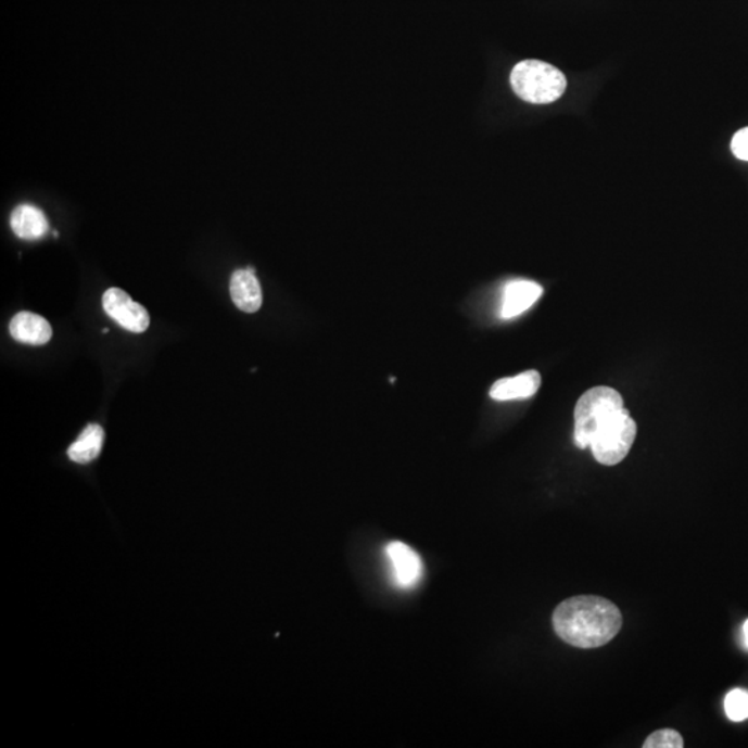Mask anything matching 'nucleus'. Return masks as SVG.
Segmentation results:
<instances>
[{"label":"nucleus","instance_id":"f257e3e1","mask_svg":"<svg viewBox=\"0 0 748 748\" xmlns=\"http://www.w3.org/2000/svg\"><path fill=\"white\" fill-rule=\"evenodd\" d=\"M554 626L566 644L595 649L619 635L622 614L619 607L605 597L575 596L556 607Z\"/></svg>","mask_w":748,"mask_h":748},{"label":"nucleus","instance_id":"f03ea898","mask_svg":"<svg viewBox=\"0 0 748 748\" xmlns=\"http://www.w3.org/2000/svg\"><path fill=\"white\" fill-rule=\"evenodd\" d=\"M510 84L517 97L532 104L554 103L563 97L567 88L565 74L540 60H524L516 64L510 74Z\"/></svg>","mask_w":748,"mask_h":748},{"label":"nucleus","instance_id":"7ed1b4c3","mask_svg":"<svg viewBox=\"0 0 748 748\" xmlns=\"http://www.w3.org/2000/svg\"><path fill=\"white\" fill-rule=\"evenodd\" d=\"M636 423L630 411H612L600 421L591 440V449L600 465L616 466L626 458L636 439Z\"/></svg>","mask_w":748,"mask_h":748},{"label":"nucleus","instance_id":"20e7f679","mask_svg":"<svg viewBox=\"0 0 748 748\" xmlns=\"http://www.w3.org/2000/svg\"><path fill=\"white\" fill-rule=\"evenodd\" d=\"M622 408H624V400L619 391L610 386H595L586 391L575 405V445L581 449L587 448L600 421L612 411Z\"/></svg>","mask_w":748,"mask_h":748},{"label":"nucleus","instance_id":"39448f33","mask_svg":"<svg viewBox=\"0 0 748 748\" xmlns=\"http://www.w3.org/2000/svg\"><path fill=\"white\" fill-rule=\"evenodd\" d=\"M385 557L396 587L409 591L420 584L424 567L418 552L404 542L394 541L385 546Z\"/></svg>","mask_w":748,"mask_h":748},{"label":"nucleus","instance_id":"423d86ee","mask_svg":"<svg viewBox=\"0 0 748 748\" xmlns=\"http://www.w3.org/2000/svg\"><path fill=\"white\" fill-rule=\"evenodd\" d=\"M103 308L110 318L132 333H144L150 326V315L143 305L135 303L124 290L112 288L103 295Z\"/></svg>","mask_w":748,"mask_h":748},{"label":"nucleus","instance_id":"0eeeda50","mask_svg":"<svg viewBox=\"0 0 748 748\" xmlns=\"http://www.w3.org/2000/svg\"><path fill=\"white\" fill-rule=\"evenodd\" d=\"M230 297L243 313H257L263 305V290L254 268L236 270L230 279Z\"/></svg>","mask_w":748,"mask_h":748},{"label":"nucleus","instance_id":"6e6552de","mask_svg":"<svg viewBox=\"0 0 748 748\" xmlns=\"http://www.w3.org/2000/svg\"><path fill=\"white\" fill-rule=\"evenodd\" d=\"M544 289L531 280H514L507 283L502 300V318H516L540 300Z\"/></svg>","mask_w":748,"mask_h":748},{"label":"nucleus","instance_id":"1a4fd4ad","mask_svg":"<svg viewBox=\"0 0 748 748\" xmlns=\"http://www.w3.org/2000/svg\"><path fill=\"white\" fill-rule=\"evenodd\" d=\"M10 334L18 343L45 345L52 340V326L47 319L33 313H20L9 326Z\"/></svg>","mask_w":748,"mask_h":748},{"label":"nucleus","instance_id":"9d476101","mask_svg":"<svg viewBox=\"0 0 748 748\" xmlns=\"http://www.w3.org/2000/svg\"><path fill=\"white\" fill-rule=\"evenodd\" d=\"M541 386V375L536 370L524 371L516 378L496 381L490 395L495 401L525 400L536 394Z\"/></svg>","mask_w":748,"mask_h":748},{"label":"nucleus","instance_id":"9b49d317","mask_svg":"<svg viewBox=\"0 0 748 748\" xmlns=\"http://www.w3.org/2000/svg\"><path fill=\"white\" fill-rule=\"evenodd\" d=\"M13 232L23 240L42 239L48 233L49 223L41 210L31 204L18 205L10 217Z\"/></svg>","mask_w":748,"mask_h":748},{"label":"nucleus","instance_id":"f8f14e48","mask_svg":"<svg viewBox=\"0 0 748 748\" xmlns=\"http://www.w3.org/2000/svg\"><path fill=\"white\" fill-rule=\"evenodd\" d=\"M104 444V430L102 426L89 424L77 441L68 448V458L75 464L87 465L98 458Z\"/></svg>","mask_w":748,"mask_h":748},{"label":"nucleus","instance_id":"ddd939ff","mask_svg":"<svg viewBox=\"0 0 748 748\" xmlns=\"http://www.w3.org/2000/svg\"><path fill=\"white\" fill-rule=\"evenodd\" d=\"M725 711L733 722H741L748 718V692L735 689L726 696Z\"/></svg>","mask_w":748,"mask_h":748},{"label":"nucleus","instance_id":"4468645a","mask_svg":"<svg viewBox=\"0 0 748 748\" xmlns=\"http://www.w3.org/2000/svg\"><path fill=\"white\" fill-rule=\"evenodd\" d=\"M684 737L674 730H660L651 733L644 743V748H682Z\"/></svg>","mask_w":748,"mask_h":748},{"label":"nucleus","instance_id":"2eb2a0df","mask_svg":"<svg viewBox=\"0 0 748 748\" xmlns=\"http://www.w3.org/2000/svg\"><path fill=\"white\" fill-rule=\"evenodd\" d=\"M732 153L741 162H748V128H743L735 134L731 143Z\"/></svg>","mask_w":748,"mask_h":748},{"label":"nucleus","instance_id":"dca6fc26","mask_svg":"<svg viewBox=\"0 0 748 748\" xmlns=\"http://www.w3.org/2000/svg\"><path fill=\"white\" fill-rule=\"evenodd\" d=\"M743 636H745V645L748 647V620L743 625Z\"/></svg>","mask_w":748,"mask_h":748}]
</instances>
